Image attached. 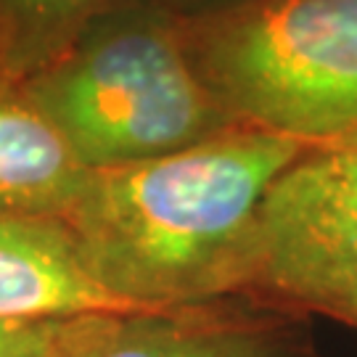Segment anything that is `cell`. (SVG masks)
Listing matches in <instances>:
<instances>
[{"label": "cell", "instance_id": "obj_1", "mask_svg": "<svg viewBox=\"0 0 357 357\" xmlns=\"http://www.w3.org/2000/svg\"><path fill=\"white\" fill-rule=\"evenodd\" d=\"M310 149L236 125L183 151L90 169L59 217L93 275L143 312L204 307L238 291L259 209Z\"/></svg>", "mask_w": 357, "mask_h": 357}, {"label": "cell", "instance_id": "obj_2", "mask_svg": "<svg viewBox=\"0 0 357 357\" xmlns=\"http://www.w3.org/2000/svg\"><path fill=\"white\" fill-rule=\"evenodd\" d=\"M24 88L90 169L183 151L238 125L193 61L185 19L153 0H119Z\"/></svg>", "mask_w": 357, "mask_h": 357}, {"label": "cell", "instance_id": "obj_3", "mask_svg": "<svg viewBox=\"0 0 357 357\" xmlns=\"http://www.w3.org/2000/svg\"><path fill=\"white\" fill-rule=\"evenodd\" d=\"M185 32L238 125L307 146L357 135V0H257L185 19Z\"/></svg>", "mask_w": 357, "mask_h": 357}, {"label": "cell", "instance_id": "obj_4", "mask_svg": "<svg viewBox=\"0 0 357 357\" xmlns=\"http://www.w3.org/2000/svg\"><path fill=\"white\" fill-rule=\"evenodd\" d=\"M238 291L357 328V135L310 149L275 180Z\"/></svg>", "mask_w": 357, "mask_h": 357}, {"label": "cell", "instance_id": "obj_5", "mask_svg": "<svg viewBox=\"0 0 357 357\" xmlns=\"http://www.w3.org/2000/svg\"><path fill=\"white\" fill-rule=\"evenodd\" d=\"M151 315L103 286L61 220L0 212V320Z\"/></svg>", "mask_w": 357, "mask_h": 357}, {"label": "cell", "instance_id": "obj_6", "mask_svg": "<svg viewBox=\"0 0 357 357\" xmlns=\"http://www.w3.org/2000/svg\"><path fill=\"white\" fill-rule=\"evenodd\" d=\"M88 175L90 167L24 82L0 77V212L59 220Z\"/></svg>", "mask_w": 357, "mask_h": 357}, {"label": "cell", "instance_id": "obj_7", "mask_svg": "<svg viewBox=\"0 0 357 357\" xmlns=\"http://www.w3.org/2000/svg\"><path fill=\"white\" fill-rule=\"evenodd\" d=\"M90 357H278V349L249 326L185 307L122 318Z\"/></svg>", "mask_w": 357, "mask_h": 357}, {"label": "cell", "instance_id": "obj_8", "mask_svg": "<svg viewBox=\"0 0 357 357\" xmlns=\"http://www.w3.org/2000/svg\"><path fill=\"white\" fill-rule=\"evenodd\" d=\"M119 0H0V77L24 82Z\"/></svg>", "mask_w": 357, "mask_h": 357}, {"label": "cell", "instance_id": "obj_9", "mask_svg": "<svg viewBox=\"0 0 357 357\" xmlns=\"http://www.w3.org/2000/svg\"><path fill=\"white\" fill-rule=\"evenodd\" d=\"M114 315L72 320H0V357H69L112 331Z\"/></svg>", "mask_w": 357, "mask_h": 357}, {"label": "cell", "instance_id": "obj_10", "mask_svg": "<svg viewBox=\"0 0 357 357\" xmlns=\"http://www.w3.org/2000/svg\"><path fill=\"white\" fill-rule=\"evenodd\" d=\"M153 3L165 6L172 13L183 16V19H204V16L241 8V6H249V3H257V0H153Z\"/></svg>", "mask_w": 357, "mask_h": 357}, {"label": "cell", "instance_id": "obj_11", "mask_svg": "<svg viewBox=\"0 0 357 357\" xmlns=\"http://www.w3.org/2000/svg\"><path fill=\"white\" fill-rule=\"evenodd\" d=\"M119 320H122V318H119ZM119 320H116V323H119ZM116 323H114V326H116ZM114 326H112V331H114ZM112 331H109V333H112ZM109 333H103L101 339H96L93 344L82 347V349H77L75 355H69V357H90V355H93V352H96V349H98V347H101V342H103V339H106V336H109Z\"/></svg>", "mask_w": 357, "mask_h": 357}]
</instances>
